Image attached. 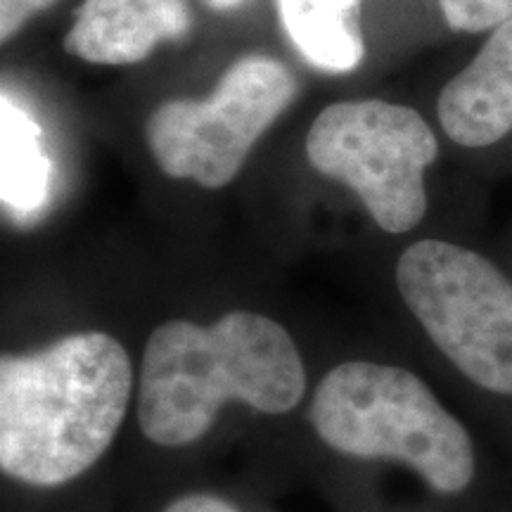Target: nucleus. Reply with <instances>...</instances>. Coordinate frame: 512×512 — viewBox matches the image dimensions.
<instances>
[{"label":"nucleus","instance_id":"obj_1","mask_svg":"<svg viewBox=\"0 0 512 512\" xmlns=\"http://www.w3.org/2000/svg\"><path fill=\"white\" fill-rule=\"evenodd\" d=\"M302 413L332 467L377 486L411 484L427 512H460L482 494L475 432L408 363L342 358L313 380Z\"/></svg>","mask_w":512,"mask_h":512},{"label":"nucleus","instance_id":"obj_2","mask_svg":"<svg viewBox=\"0 0 512 512\" xmlns=\"http://www.w3.org/2000/svg\"><path fill=\"white\" fill-rule=\"evenodd\" d=\"M311 370L280 320L249 309L214 320L171 318L150 332L138 358L133 422L159 453H188L228 413L278 420L304 411Z\"/></svg>","mask_w":512,"mask_h":512},{"label":"nucleus","instance_id":"obj_3","mask_svg":"<svg viewBox=\"0 0 512 512\" xmlns=\"http://www.w3.org/2000/svg\"><path fill=\"white\" fill-rule=\"evenodd\" d=\"M138 358L117 335L83 328L0 356V472L55 494L110 456L136 413Z\"/></svg>","mask_w":512,"mask_h":512},{"label":"nucleus","instance_id":"obj_4","mask_svg":"<svg viewBox=\"0 0 512 512\" xmlns=\"http://www.w3.org/2000/svg\"><path fill=\"white\" fill-rule=\"evenodd\" d=\"M394 283L451 380L489 411L512 418V280L475 249L418 240Z\"/></svg>","mask_w":512,"mask_h":512},{"label":"nucleus","instance_id":"obj_5","mask_svg":"<svg viewBox=\"0 0 512 512\" xmlns=\"http://www.w3.org/2000/svg\"><path fill=\"white\" fill-rule=\"evenodd\" d=\"M439 155L432 128L413 107L384 100L335 102L313 121L306 157L320 176L347 185L389 235L427 214L425 171Z\"/></svg>","mask_w":512,"mask_h":512},{"label":"nucleus","instance_id":"obj_6","mask_svg":"<svg viewBox=\"0 0 512 512\" xmlns=\"http://www.w3.org/2000/svg\"><path fill=\"white\" fill-rule=\"evenodd\" d=\"M294 95L297 81L283 62L245 55L226 69L211 98L159 105L147 119L145 140L166 176L226 188Z\"/></svg>","mask_w":512,"mask_h":512},{"label":"nucleus","instance_id":"obj_7","mask_svg":"<svg viewBox=\"0 0 512 512\" xmlns=\"http://www.w3.org/2000/svg\"><path fill=\"white\" fill-rule=\"evenodd\" d=\"M190 24L188 0H83L64 50L93 64H136Z\"/></svg>","mask_w":512,"mask_h":512},{"label":"nucleus","instance_id":"obj_8","mask_svg":"<svg viewBox=\"0 0 512 512\" xmlns=\"http://www.w3.org/2000/svg\"><path fill=\"white\" fill-rule=\"evenodd\" d=\"M439 121L463 147H486L512 131V19L494 29L479 55L446 83Z\"/></svg>","mask_w":512,"mask_h":512},{"label":"nucleus","instance_id":"obj_9","mask_svg":"<svg viewBox=\"0 0 512 512\" xmlns=\"http://www.w3.org/2000/svg\"><path fill=\"white\" fill-rule=\"evenodd\" d=\"M0 197L17 221L41 214L53 190V162L43 131L8 93L0 98Z\"/></svg>","mask_w":512,"mask_h":512},{"label":"nucleus","instance_id":"obj_10","mask_svg":"<svg viewBox=\"0 0 512 512\" xmlns=\"http://www.w3.org/2000/svg\"><path fill=\"white\" fill-rule=\"evenodd\" d=\"M361 0H278L292 46L323 72H349L363 57Z\"/></svg>","mask_w":512,"mask_h":512},{"label":"nucleus","instance_id":"obj_11","mask_svg":"<svg viewBox=\"0 0 512 512\" xmlns=\"http://www.w3.org/2000/svg\"><path fill=\"white\" fill-rule=\"evenodd\" d=\"M448 27L456 31L496 29L512 19V0H439Z\"/></svg>","mask_w":512,"mask_h":512},{"label":"nucleus","instance_id":"obj_12","mask_svg":"<svg viewBox=\"0 0 512 512\" xmlns=\"http://www.w3.org/2000/svg\"><path fill=\"white\" fill-rule=\"evenodd\" d=\"M157 512H266V510H254L247 503H242L240 498L226 494L219 489H185L178 491L171 498L159 505Z\"/></svg>","mask_w":512,"mask_h":512},{"label":"nucleus","instance_id":"obj_13","mask_svg":"<svg viewBox=\"0 0 512 512\" xmlns=\"http://www.w3.org/2000/svg\"><path fill=\"white\" fill-rule=\"evenodd\" d=\"M55 3L57 0H0V41L8 43L36 12Z\"/></svg>","mask_w":512,"mask_h":512},{"label":"nucleus","instance_id":"obj_14","mask_svg":"<svg viewBox=\"0 0 512 512\" xmlns=\"http://www.w3.org/2000/svg\"><path fill=\"white\" fill-rule=\"evenodd\" d=\"M204 3L211 5V8H216V10H228V8H235V5L242 3V0H204Z\"/></svg>","mask_w":512,"mask_h":512}]
</instances>
